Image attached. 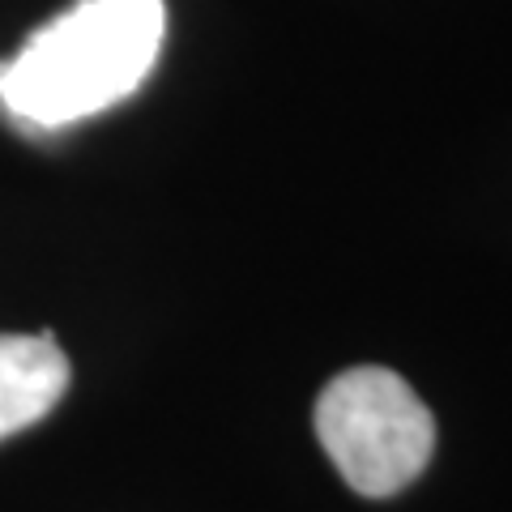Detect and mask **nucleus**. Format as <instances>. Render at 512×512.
Returning a JSON list of instances; mask_svg holds the SVG:
<instances>
[{
	"mask_svg": "<svg viewBox=\"0 0 512 512\" xmlns=\"http://www.w3.org/2000/svg\"><path fill=\"white\" fill-rule=\"evenodd\" d=\"M163 30V0H73L0 60V111L39 133L99 116L154 73Z\"/></svg>",
	"mask_w": 512,
	"mask_h": 512,
	"instance_id": "nucleus-1",
	"label": "nucleus"
},
{
	"mask_svg": "<svg viewBox=\"0 0 512 512\" xmlns=\"http://www.w3.org/2000/svg\"><path fill=\"white\" fill-rule=\"evenodd\" d=\"M316 440L367 500L410 487L436 453V419L389 367H346L316 397Z\"/></svg>",
	"mask_w": 512,
	"mask_h": 512,
	"instance_id": "nucleus-2",
	"label": "nucleus"
},
{
	"mask_svg": "<svg viewBox=\"0 0 512 512\" xmlns=\"http://www.w3.org/2000/svg\"><path fill=\"white\" fill-rule=\"evenodd\" d=\"M69 376V355L52 333H0V440L47 419Z\"/></svg>",
	"mask_w": 512,
	"mask_h": 512,
	"instance_id": "nucleus-3",
	"label": "nucleus"
}]
</instances>
